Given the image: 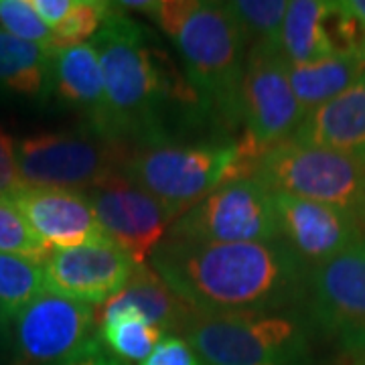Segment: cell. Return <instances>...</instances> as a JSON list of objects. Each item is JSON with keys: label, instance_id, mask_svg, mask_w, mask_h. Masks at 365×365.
Masks as SVG:
<instances>
[{"label": "cell", "instance_id": "obj_1", "mask_svg": "<svg viewBox=\"0 0 365 365\" xmlns=\"http://www.w3.org/2000/svg\"><path fill=\"white\" fill-rule=\"evenodd\" d=\"M148 264L201 314L280 313L304 307L309 268L280 242H160Z\"/></svg>", "mask_w": 365, "mask_h": 365}, {"label": "cell", "instance_id": "obj_2", "mask_svg": "<svg viewBox=\"0 0 365 365\" xmlns=\"http://www.w3.org/2000/svg\"><path fill=\"white\" fill-rule=\"evenodd\" d=\"M106 88L102 136L130 148L177 143L173 126L209 116L195 90L157 37L116 9L93 37Z\"/></svg>", "mask_w": 365, "mask_h": 365}, {"label": "cell", "instance_id": "obj_3", "mask_svg": "<svg viewBox=\"0 0 365 365\" xmlns=\"http://www.w3.org/2000/svg\"><path fill=\"white\" fill-rule=\"evenodd\" d=\"M169 37L209 116L232 124L240 120V86L248 57V43L225 2L158 0L150 16Z\"/></svg>", "mask_w": 365, "mask_h": 365}, {"label": "cell", "instance_id": "obj_4", "mask_svg": "<svg viewBox=\"0 0 365 365\" xmlns=\"http://www.w3.org/2000/svg\"><path fill=\"white\" fill-rule=\"evenodd\" d=\"M246 140H177L136 146L122 173L181 217L225 182L246 179L258 158Z\"/></svg>", "mask_w": 365, "mask_h": 365}, {"label": "cell", "instance_id": "obj_5", "mask_svg": "<svg viewBox=\"0 0 365 365\" xmlns=\"http://www.w3.org/2000/svg\"><path fill=\"white\" fill-rule=\"evenodd\" d=\"M182 337L205 365H307L309 335L299 309L280 313H195Z\"/></svg>", "mask_w": 365, "mask_h": 365}, {"label": "cell", "instance_id": "obj_6", "mask_svg": "<svg viewBox=\"0 0 365 365\" xmlns=\"http://www.w3.org/2000/svg\"><path fill=\"white\" fill-rule=\"evenodd\" d=\"M250 177L272 193L339 209L365 230V163L361 160L287 140L262 150Z\"/></svg>", "mask_w": 365, "mask_h": 365}, {"label": "cell", "instance_id": "obj_7", "mask_svg": "<svg viewBox=\"0 0 365 365\" xmlns=\"http://www.w3.org/2000/svg\"><path fill=\"white\" fill-rule=\"evenodd\" d=\"M130 146L110 140L90 126L73 132H41L16 144L25 187L88 191L108 175L124 169Z\"/></svg>", "mask_w": 365, "mask_h": 365}, {"label": "cell", "instance_id": "obj_8", "mask_svg": "<svg viewBox=\"0 0 365 365\" xmlns=\"http://www.w3.org/2000/svg\"><path fill=\"white\" fill-rule=\"evenodd\" d=\"M167 237L207 244L278 240L274 193L252 177L225 182L187 209Z\"/></svg>", "mask_w": 365, "mask_h": 365}, {"label": "cell", "instance_id": "obj_9", "mask_svg": "<svg viewBox=\"0 0 365 365\" xmlns=\"http://www.w3.org/2000/svg\"><path fill=\"white\" fill-rule=\"evenodd\" d=\"M307 317L347 355H365V237L311 268Z\"/></svg>", "mask_w": 365, "mask_h": 365}, {"label": "cell", "instance_id": "obj_10", "mask_svg": "<svg viewBox=\"0 0 365 365\" xmlns=\"http://www.w3.org/2000/svg\"><path fill=\"white\" fill-rule=\"evenodd\" d=\"M98 339V307L43 292L11 321L14 365H61Z\"/></svg>", "mask_w": 365, "mask_h": 365}, {"label": "cell", "instance_id": "obj_11", "mask_svg": "<svg viewBox=\"0 0 365 365\" xmlns=\"http://www.w3.org/2000/svg\"><path fill=\"white\" fill-rule=\"evenodd\" d=\"M307 116L299 104L288 63L276 47H250L240 86V120L244 138L258 153L274 144L287 143Z\"/></svg>", "mask_w": 365, "mask_h": 365}, {"label": "cell", "instance_id": "obj_12", "mask_svg": "<svg viewBox=\"0 0 365 365\" xmlns=\"http://www.w3.org/2000/svg\"><path fill=\"white\" fill-rule=\"evenodd\" d=\"M106 235L138 264L150 260L177 215L122 170L83 191Z\"/></svg>", "mask_w": 365, "mask_h": 365}, {"label": "cell", "instance_id": "obj_13", "mask_svg": "<svg viewBox=\"0 0 365 365\" xmlns=\"http://www.w3.org/2000/svg\"><path fill=\"white\" fill-rule=\"evenodd\" d=\"M138 262L112 240L55 248L43 258L47 292L102 307L122 292Z\"/></svg>", "mask_w": 365, "mask_h": 365}, {"label": "cell", "instance_id": "obj_14", "mask_svg": "<svg viewBox=\"0 0 365 365\" xmlns=\"http://www.w3.org/2000/svg\"><path fill=\"white\" fill-rule=\"evenodd\" d=\"M278 240L309 270L365 237V230L339 209L300 197L274 193Z\"/></svg>", "mask_w": 365, "mask_h": 365}, {"label": "cell", "instance_id": "obj_15", "mask_svg": "<svg viewBox=\"0 0 365 365\" xmlns=\"http://www.w3.org/2000/svg\"><path fill=\"white\" fill-rule=\"evenodd\" d=\"M11 199L47 250L110 240L81 191L23 187Z\"/></svg>", "mask_w": 365, "mask_h": 365}, {"label": "cell", "instance_id": "obj_16", "mask_svg": "<svg viewBox=\"0 0 365 365\" xmlns=\"http://www.w3.org/2000/svg\"><path fill=\"white\" fill-rule=\"evenodd\" d=\"M290 140L365 163V76L337 98L311 110Z\"/></svg>", "mask_w": 365, "mask_h": 365}, {"label": "cell", "instance_id": "obj_17", "mask_svg": "<svg viewBox=\"0 0 365 365\" xmlns=\"http://www.w3.org/2000/svg\"><path fill=\"white\" fill-rule=\"evenodd\" d=\"M49 91L79 114L91 130L102 134L106 118V88L100 55L91 43L53 49Z\"/></svg>", "mask_w": 365, "mask_h": 365}, {"label": "cell", "instance_id": "obj_18", "mask_svg": "<svg viewBox=\"0 0 365 365\" xmlns=\"http://www.w3.org/2000/svg\"><path fill=\"white\" fill-rule=\"evenodd\" d=\"M102 311H134L144 321L160 329L167 337L181 335L193 319V307L163 280V276L148 264H138L130 282L114 299L100 307Z\"/></svg>", "mask_w": 365, "mask_h": 365}, {"label": "cell", "instance_id": "obj_19", "mask_svg": "<svg viewBox=\"0 0 365 365\" xmlns=\"http://www.w3.org/2000/svg\"><path fill=\"white\" fill-rule=\"evenodd\" d=\"M335 0H292L280 33V55L288 66H307L337 55L333 41Z\"/></svg>", "mask_w": 365, "mask_h": 365}, {"label": "cell", "instance_id": "obj_20", "mask_svg": "<svg viewBox=\"0 0 365 365\" xmlns=\"http://www.w3.org/2000/svg\"><path fill=\"white\" fill-rule=\"evenodd\" d=\"M365 76V57L331 55L307 66H288V79L304 114L353 86Z\"/></svg>", "mask_w": 365, "mask_h": 365}, {"label": "cell", "instance_id": "obj_21", "mask_svg": "<svg viewBox=\"0 0 365 365\" xmlns=\"http://www.w3.org/2000/svg\"><path fill=\"white\" fill-rule=\"evenodd\" d=\"M53 49L0 29V91L37 100L49 93Z\"/></svg>", "mask_w": 365, "mask_h": 365}, {"label": "cell", "instance_id": "obj_22", "mask_svg": "<svg viewBox=\"0 0 365 365\" xmlns=\"http://www.w3.org/2000/svg\"><path fill=\"white\" fill-rule=\"evenodd\" d=\"M98 337L118 361L143 364L167 335L134 311H102L98 307Z\"/></svg>", "mask_w": 365, "mask_h": 365}, {"label": "cell", "instance_id": "obj_23", "mask_svg": "<svg viewBox=\"0 0 365 365\" xmlns=\"http://www.w3.org/2000/svg\"><path fill=\"white\" fill-rule=\"evenodd\" d=\"M250 47L280 49V33L288 11L287 0H234L225 2Z\"/></svg>", "mask_w": 365, "mask_h": 365}, {"label": "cell", "instance_id": "obj_24", "mask_svg": "<svg viewBox=\"0 0 365 365\" xmlns=\"http://www.w3.org/2000/svg\"><path fill=\"white\" fill-rule=\"evenodd\" d=\"M47 292L43 262L0 252V302L16 314L39 294Z\"/></svg>", "mask_w": 365, "mask_h": 365}, {"label": "cell", "instance_id": "obj_25", "mask_svg": "<svg viewBox=\"0 0 365 365\" xmlns=\"http://www.w3.org/2000/svg\"><path fill=\"white\" fill-rule=\"evenodd\" d=\"M112 11V2L104 0H76L71 13L57 29H53L51 49H63L73 45H83L93 39L104 26L108 14Z\"/></svg>", "mask_w": 365, "mask_h": 365}, {"label": "cell", "instance_id": "obj_26", "mask_svg": "<svg viewBox=\"0 0 365 365\" xmlns=\"http://www.w3.org/2000/svg\"><path fill=\"white\" fill-rule=\"evenodd\" d=\"M0 252L41 262L49 254L9 197H0Z\"/></svg>", "mask_w": 365, "mask_h": 365}, {"label": "cell", "instance_id": "obj_27", "mask_svg": "<svg viewBox=\"0 0 365 365\" xmlns=\"http://www.w3.org/2000/svg\"><path fill=\"white\" fill-rule=\"evenodd\" d=\"M0 29L16 39L51 49L53 31L41 21L29 0H0Z\"/></svg>", "mask_w": 365, "mask_h": 365}, {"label": "cell", "instance_id": "obj_28", "mask_svg": "<svg viewBox=\"0 0 365 365\" xmlns=\"http://www.w3.org/2000/svg\"><path fill=\"white\" fill-rule=\"evenodd\" d=\"M140 365H205L193 345L181 335H169L158 343Z\"/></svg>", "mask_w": 365, "mask_h": 365}, {"label": "cell", "instance_id": "obj_29", "mask_svg": "<svg viewBox=\"0 0 365 365\" xmlns=\"http://www.w3.org/2000/svg\"><path fill=\"white\" fill-rule=\"evenodd\" d=\"M25 185L19 173V158H16V144L11 134L0 128V197H11L21 191Z\"/></svg>", "mask_w": 365, "mask_h": 365}, {"label": "cell", "instance_id": "obj_30", "mask_svg": "<svg viewBox=\"0 0 365 365\" xmlns=\"http://www.w3.org/2000/svg\"><path fill=\"white\" fill-rule=\"evenodd\" d=\"M33 11L39 14V19L49 26V29H57L66 21V16L71 13L76 0H29Z\"/></svg>", "mask_w": 365, "mask_h": 365}, {"label": "cell", "instance_id": "obj_31", "mask_svg": "<svg viewBox=\"0 0 365 365\" xmlns=\"http://www.w3.org/2000/svg\"><path fill=\"white\" fill-rule=\"evenodd\" d=\"M61 365H126L122 361H118L112 353L106 349L104 345L100 343V337L93 341L91 345H88L81 353H78L76 357H71L69 361Z\"/></svg>", "mask_w": 365, "mask_h": 365}, {"label": "cell", "instance_id": "obj_32", "mask_svg": "<svg viewBox=\"0 0 365 365\" xmlns=\"http://www.w3.org/2000/svg\"><path fill=\"white\" fill-rule=\"evenodd\" d=\"M114 4H116V9L124 11V13L136 11V13L146 14L150 19L157 11L158 0H120V2H114Z\"/></svg>", "mask_w": 365, "mask_h": 365}, {"label": "cell", "instance_id": "obj_33", "mask_svg": "<svg viewBox=\"0 0 365 365\" xmlns=\"http://www.w3.org/2000/svg\"><path fill=\"white\" fill-rule=\"evenodd\" d=\"M343 4L355 16V21L359 23L365 33V0H343Z\"/></svg>", "mask_w": 365, "mask_h": 365}, {"label": "cell", "instance_id": "obj_34", "mask_svg": "<svg viewBox=\"0 0 365 365\" xmlns=\"http://www.w3.org/2000/svg\"><path fill=\"white\" fill-rule=\"evenodd\" d=\"M11 321H13V314L9 313L4 309V304L0 302V337L6 335V333H11Z\"/></svg>", "mask_w": 365, "mask_h": 365}, {"label": "cell", "instance_id": "obj_35", "mask_svg": "<svg viewBox=\"0 0 365 365\" xmlns=\"http://www.w3.org/2000/svg\"><path fill=\"white\" fill-rule=\"evenodd\" d=\"M345 365H365V355H347Z\"/></svg>", "mask_w": 365, "mask_h": 365}]
</instances>
